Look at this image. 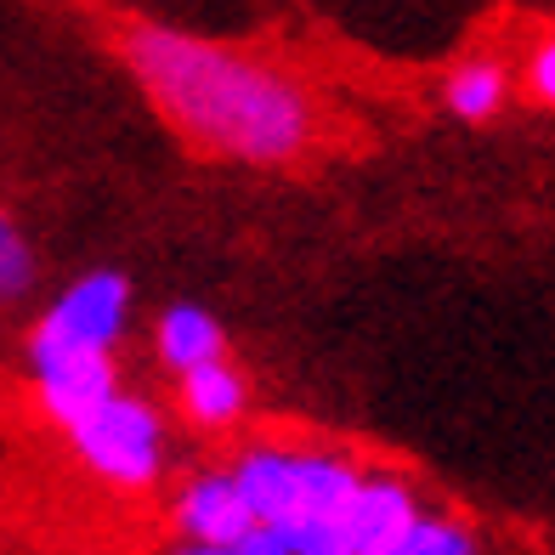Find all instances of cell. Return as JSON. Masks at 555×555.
I'll return each mask as SVG.
<instances>
[{"instance_id":"1","label":"cell","mask_w":555,"mask_h":555,"mask_svg":"<svg viewBox=\"0 0 555 555\" xmlns=\"http://www.w3.org/2000/svg\"><path fill=\"white\" fill-rule=\"evenodd\" d=\"M119 63L147 108L205 159L284 170L318 147L323 103L295 68L272 57L137 17L119 29Z\"/></svg>"},{"instance_id":"2","label":"cell","mask_w":555,"mask_h":555,"mask_svg":"<svg viewBox=\"0 0 555 555\" xmlns=\"http://www.w3.org/2000/svg\"><path fill=\"white\" fill-rule=\"evenodd\" d=\"M233 476L261 527H289L307 516H340L363 465L340 448L249 442L233 453Z\"/></svg>"},{"instance_id":"3","label":"cell","mask_w":555,"mask_h":555,"mask_svg":"<svg viewBox=\"0 0 555 555\" xmlns=\"http://www.w3.org/2000/svg\"><path fill=\"white\" fill-rule=\"evenodd\" d=\"M68 448L103 488L119 493H147L159 488V476L170 465V425L159 414L154 397L142 391H108L91 414L68 425Z\"/></svg>"},{"instance_id":"4","label":"cell","mask_w":555,"mask_h":555,"mask_svg":"<svg viewBox=\"0 0 555 555\" xmlns=\"http://www.w3.org/2000/svg\"><path fill=\"white\" fill-rule=\"evenodd\" d=\"M131 312H137V284L119 267H91L80 278L46 300V312L35 318L29 340H52V346H80V351H119V340L131 335Z\"/></svg>"},{"instance_id":"5","label":"cell","mask_w":555,"mask_h":555,"mask_svg":"<svg viewBox=\"0 0 555 555\" xmlns=\"http://www.w3.org/2000/svg\"><path fill=\"white\" fill-rule=\"evenodd\" d=\"M29 386L40 414L68 431L80 414H91L108 391H119V351H80V346H52V340H23Z\"/></svg>"},{"instance_id":"6","label":"cell","mask_w":555,"mask_h":555,"mask_svg":"<svg viewBox=\"0 0 555 555\" xmlns=\"http://www.w3.org/2000/svg\"><path fill=\"white\" fill-rule=\"evenodd\" d=\"M170 527L176 539L188 544H238L249 527H261L249 499L238 488L233 465H216V470H193L170 499Z\"/></svg>"},{"instance_id":"7","label":"cell","mask_w":555,"mask_h":555,"mask_svg":"<svg viewBox=\"0 0 555 555\" xmlns=\"http://www.w3.org/2000/svg\"><path fill=\"white\" fill-rule=\"evenodd\" d=\"M420 511H425V499H420V488L409 482V476L363 470L351 499H346V511H340V527H346V539H351L358 555H380Z\"/></svg>"},{"instance_id":"8","label":"cell","mask_w":555,"mask_h":555,"mask_svg":"<svg viewBox=\"0 0 555 555\" xmlns=\"http://www.w3.org/2000/svg\"><path fill=\"white\" fill-rule=\"evenodd\" d=\"M437 103L460 125H493L504 108L516 103V68L504 57H493V52H470V57H460L442 74Z\"/></svg>"},{"instance_id":"9","label":"cell","mask_w":555,"mask_h":555,"mask_svg":"<svg viewBox=\"0 0 555 555\" xmlns=\"http://www.w3.org/2000/svg\"><path fill=\"white\" fill-rule=\"evenodd\" d=\"M176 409L198 431H233L249 414V380L233 358H210L188 374H176Z\"/></svg>"},{"instance_id":"10","label":"cell","mask_w":555,"mask_h":555,"mask_svg":"<svg viewBox=\"0 0 555 555\" xmlns=\"http://www.w3.org/2000/svg\"><path fill=\"white\" fill-rule=\"evenodd\" d=\"M154 358L159 369L170 374H188L210 358H227V330L210 307H198V300H170V307L154 318Z\"/></svg>"},{"instance_id":"11","label":"cell","mask_w":555,"mask_h":555,"mask_svg":"<svg viewBox=\"0 0 555 555\" xmlns=\"http://www.w3.org/2000/svg\"><path fill=\"white\" fill-rule=\"evenodd\" d=\"M380 555H482V533L453 511H420Z\"/></svg>"},{"instance_id":"12","label":"cell","mask_w":555,"mask_h":555,"mask_svg":"<svg viewBox=\"0 0 555 555\" xmlns=\"http://www.w3.org/2000/svg\"><path fill=\"white\" fill-rule=\"evenodd\" d=\"M40 284V256L29 233L17 227V216L0 205V307H17V300H29Z\"/></svg>"},{"instance_id":"13","label":"cell","mask_w":555,"mask_h":555,"mask_svg":"<svg viewBox=\"0 0 555 555\" xmlns=\"http://www.w3.org/2000/svg\"><path fill=\"white\" fill-rule=\"evenodd\" d=\"M278 539L289 544V555H358L346 539L340 516H307V521H289V527H272Z\"/></svg>"},{"instance_id":"14","label":"cell","mask_w":555,"mask_h":555,"mask_svg":"<svg viewBox=\"0 0 555 555\" xmlns=\"http://www.w3.org/2000/svg\"><path fill=\"white\" fill-rule=\"evenodd\" d=\"M521 91H527V103H539L555 114V35H544L533 52H527L521 63Z\"/></svg>"},{"instance_id":"15","label":"cell","mask_w":555,"mask_h":555,"mask_svg":"<svg viewBox=\"0 0 555 555\" xmlns=\"http://www.w3.org/2000/svg\"><path fill=\"white\" fill-rule=\"evenodd\" d=\"M170 555H289V544L278 539L272 527H249L238 544H188V539H176Z\"/></svg>"}]
</instances>
